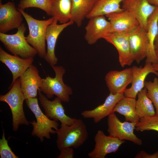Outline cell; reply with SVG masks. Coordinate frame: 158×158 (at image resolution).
<instances>
[{
    "label": "cell",
    "instance_id": "cell-13",
    "mask_svg": "<svg viewBox=\"0 0 158 158\" xmlns=\"http://www.w3.org/2000/svg\"><path fill=\"white\" fill-rule=\"evenodd\" d=\"M122 8L132 13L138 21L139 26L147 30L148 19L156 7L147 0H124Z\"/></svg>",
    "mask_w": 158,
    "mask_h": 158
},
{
    "label": "cell",
    "instance_id": "cell-27",
    "mask_svg": "<svg viewBox=\"0 0 158 158\" xmlns=\"http://www.w3.org/2000/svg\"><path fill=\"white\" fill-rule=\"evenodd\" d=\"M147 90L145 87L137 94L136 110L140 118L154 115L156 113L153 104L147 95Z\"/></svg>",
    "mask_w": 158,
    "mask_h": 158
},
{
    "label": "cell",
    "instance_id": "cell-7",
    "mask_svg": "<svg viewBox=\"0 0 158 158\" xmlns=\"http://www.w3.org/2000/svg\"><path fill=\"white\" fill-rule=\"evenodd\" d=\"M137 123L122 122L118 118L114 112L108 116L107 132L109 135L122 140L131 141L138 145L142 144V141L134 134Z\"/></svg>",
    "mask_w": 158,
    "mask_h": 158
},
{
    "label": "cell",
    "instance_id": "cell-10",
    "mask_svg": "<svg viewBox=\"0 0 158 158\" xmlns=\"http://www.w3.org/2000/svg\"><path fill=\"white\" fill-rule=\"evenodd\" d=\"M129 33L111 32L103 38L117 50L119 62L122 67L130 66L134 61L130 51Z\"/></svg>",
    "mask_w": 158,
    "mask_h": 158
},
{
    "label": "cell",
    "instance_id": "cell-24",
    "mask_svg": "<svg viewBox=\"0 0 158 158\" xmlns=\"http://www.w3.org/2000/svg\"><path fill=\"white\" fill-rule=\"evenodd\" d=\"M98 0H72L71 20L80 27Z\"/></svg>",
    "mask_w": 158,
    "mask_h": 158
},
{
    "label": "cell",
    "instance_id": "cell-26",
    "mask_svg": "<svg viewBox=\"0 0 158 158\" xmlns=\"http://www.w3.org/2000/svg\"><path fill=\"white\" fill-rule=\"evenodd\" d=\"M136 99L124 97L117 103L113 112L123 115L126 121L137 123L140 119L136 110Z\"/></svg>",
    "mask_w": 158,
    "mask_h": 158
},
{
    "label": "cell",
    "instance_id": "cell-12",
    "mask_svg": "<svg viewBox=\"0 0 158 158\" xmlns=\"http://www.w3.org/2000/svg\"><path fill=\"white\" fill-rule=\"evenodd\" d=\"M130 50L134 61L139 63L147 55L149 43L147 32L139 25L129 33Z\"/></svg>",
    "mask_w": 158,
    "mask_h": 158
},
{
    "label": "cell",
    "instance_id": "cell-14",
    "mask_svg": "<svg viewBox=\"0 0 158 158\" xmlns=\"http://www.w3.org/2000/svg\"><path fill=\"white\" fill-rule=\"evenodd\" d=\"M58 22L57 20L54 19L52 23L47 27L46 33L47 51L44 59L52 67L55 66L58 61L55 53V46L58 37L65 28L74 23L71 20L66 23L61 24H57Z\"/></svg>",
    "mask_w": 158,
    "mask_h": 158
},
{
    "label": "cell",
    "instance_id": "cell-25",
    "mask_svg": "<svg viewBox=\"0 0 158 158\" xmlns=\"http://www.w3.org/2000/svg\"><path fill=\"white\" fill-rule=\"evenodd\" d=\"M124 0H98L86 18L96 16H106L114 12H120L124 10L120 4Z\"/></svg>",
    "mask_w": 158,
    "mask_h": 158
},
{
    "label": "cell",
    "instance_id": "cell-6",
    "mask_svg": "<svg viewBox=\"0 0 158 158\" xmlns=\"http://www.w3.org/2000/svg\"><path fill=\"white\" fill-rule=\"evenodd\" d=\"M13 34L0 32V40L6 49L13 55L23 58H34L38 54L37 50L27 42L24 34L26 27L23 23Z\"/></svg>",
    "mask_w": 158,
    "mask_h": 158
},
{
    "label": "cell",
    "instance_id": "cell-28",
    "mask_svg": "<svg viewBox=\"0 0 158 158\" xmlns=\"http://www.w3.org/2000/svg\"><path fill=\"white\" fill-rule=\"evenodd\" d=\"M18 6L23 10L30 7L39 8L44 11L48 16L51 15L50 0H20Z\"/></svg>",
    "mask_w": 158,
    "mask_h": 158
},
{
    "label": "cell",
    "instance_id": "cell-3",
    "mask_svg": "<svg viewBox=\"0 0 158 158\" xmlns=\"http://www.w3.org/2000/svg\"><path fill=\"white\" fill-rule=\"evenodd\" d=\"M26 99L22 92L19 78L4 95H1L0 101L7 103L12 115L13 130L16 131L21 125H28L29 122L26 118L23 109V103Z\"/></svg>",
    "mask_w": 158,
    "mask_h": 158
},
{
    "label": "cell",
    "instance_id": "cell-20",
    "mask_svg": "<svg viewBox=\"0 0 158 158\" xmlns=\"http://www.w3.org/2000/svg\"><path fill=\"white\" fill-rule=\"evenodd\" d=\"M19 78L21 91L26 99L37 97L42 79L37 68L32 64Z\"/></svg>",
    "mask_w": 158,
    "mask_h": 158
},
{
    "label": "cell",
    "instance_id": "cell-34",
    "mask_svg": "<svg viewBox=\"0 0 158 158\" xmlns=\"http://www.w3.org/2000/svg\"><path fill=\"white\" fill-rule=\"evenodd\" d=\"M155 51L156 60L155 62L154 63L152 64V65L155 71L158 72V49H156Z\"/></svg>",
    "mask_w": 158,
    "mask_h": 158
},
{
    "label": "cell",
    "instance_id": "cell-21",
    "mask_svg": "<svg viewBox=\"0 0 158 158\" xmlns=\"http://www.w3.org/2000/svg\"><path fill=\"white\" fill-rule=\"evenodd\" d=\"M124 97L123 93L113 94L110 93L102 104L92 110L84 111L81 114L85 118H93L94 122L97 123L113 112L116 104Z\"/></svg>",
    "mask_w": 158,
    "mask_h": 158
},
{
    "label": "cell",
    "instance_id": "cell-19",
    "mask_svg": "<svg viewBox=\"0 0 158 158\" xmlns=\"http://www.w3.org/2000/svg\"><path fill=\"white\" fill-rule=\"evenodd\" d=\"M105 80L110 93H123L127 86L132 81V68L121 71H110L105 75Z\"/></svg>",
    "mask_w": 158,
    "mask_h": 158
},
{
    "label": "cell",
    "instance_id": "cell-8",
    "mask_svg": "<svg viewBox=\"0 0 158 158\" xmlns=\"http://www.w3.org/2000/svg\"><path fill=\"white\" fill-rule=\"evenodd\" d=\"M94 139V147L88 154L90 158H104L108 154L117 152L120 146L125 142V140L109 135L107 136L100 130L97 131Z\"/></svg>",
    "mask_w": 158,
    "mask_h": 158
},
{
    "label": "cell",
    "instance_id": "cell-5",
    "mask_svg": "<svg viewBox=\"0 0 158 158\" xmlns=\"http://www.w3.org/2000/svg\"><path fill=\"white\" fill-rule=\"evenodd\" d=\"M52 68L55 73V77L52 78L48 75L45 78H42L38 90L48 98H52L55 95L62 101L68 102L69 96L72 94L73 91L72 88L63 82V77L65 70L61 66H54Z\"/></svg>",
    "mask_w": 158,
    "mask_h": 158
},
{
    "label": "cell",
    "instance_id": "cell-31",
    "mask_svg": "<svg viewBox=\"0 0 158 158\" xmlns=\"http://www.w3.org/2000/svg\"><path fill=\"white\" fill-rule=\"evenodd\" d=\"M0 155L1 158H18L9 146L8 140L5 138L3 130L2 138L0 139Z\"/></svg>",
    "mask_w": 158,
    "mask_h": 158
},
{
    "label": "cell",
    "instance_id": "cell-23",
    "mask_svg": "<svg viewBox=\"0 0 158 158\" xmlns=\"http://www.w3.org/2000/svg\"><path fill=\"white\" fill-rule=\"evenodd\" d=\"M50 16L60 23H66L71 18L72 0H50Z\"/></svg>",
    "mask_w": 158,
    "mask_h": 158
},
{
    "label": "cell",
    "instance_id": "cell-30",
    "mask_svg": "<svg viewBox=\"0 0 158 158\" xmlns=\"http://www.w3.org/2000/svg\"><path fill=\"white\" fill-rule=\"evenodd\" d=\"M144 86L147 90V95L150 99L158 115V77L154 78L153 82L145 81Z\"/></svg>",
    "mask_w": 158,
    "mask_h": 158
},
{
    "label": "cell",
    "instance_id": "cell-16",
    "mask_svg": "<svg viewBox=\"0 0 158 158\" xmlns=\"http://www.w3.org/2000/svg\"><path fill=\"white\" fill-rule=\"evenodd\" d=\"M85 27V39L90 45L95 43L111 32V24L104 16H100L90 18Z\"/></svg>",
    "mask_w": 158,
    "mask_h": 158
},
{
    "label": "cell",
    "instance_id": "cell-35",
    "mask_svg": "<svg viewBox=\"0 0 158 158\" xmlns=\"http://www.w3.org/2000/svg\"><path fill=\"white\" fill-rule=\"evenodd\" d=\"M151 4L156 7L158 6V0H147Z\"/></svg>",
    "mask_w": 158,
    "mask_h": 158
},
{
    "label": "cell",
    "instance_id": "cell-29",
    "mask_svg": "<svg viewBox=\"0 0 158 158\" xmlns=\"http://www.w3.org/2000/svg\"><path fill=\"white\" fill-rule=\"evenodd\" d=\"M137 131L154 130L158 132V115L140 118L135 126Z\"/></svg>",
    "mask_w": 158,
    "mask_h": 158
},
{
    "label": "cell",
    "instance_id": "cell-15",
    "mask_svg": "<svg viewBox=\"0 0 158 158\" xmlns=\"http://www.w3.org/2000/svg\"><path fill=\"white\" fill-rule=\"evenodd\" d=\"M111 24V32L129 33L139 25L134 15L126 10L106 15Z\"/></svg>",
    "mask_w": 158,
    "mask_h": 158
},
{
    "label": "cell",
    "instance_id": "cell-36",
    "mask_svg": "<svg viewBox=\"0 0 158 158\" xmlns=\"http://www.w3.org/2000/svg\"><path fill=\"white\" fill-rule=\"evenodd\" d=\"M154 46L155 50L158 49V32L154 41Z\"/></svg>",
    "mask_w": 158,
    "mask_h": 158
},
{
    "label": "cell",
    "instance_id": "cell-11",
    "mask_svg": "<svg viewBox=\"0 0 158 158\" xmlns=\"http://www.w3.org/2000/svg\"><path fill=\"white\" fill-rule=\"evenodd\" d=\"M23 17L14 3L3 4L0 0V32L5 33L18 28L23 23Z\"/></svg>",
    "mask_w": 158,
    "mask_h": 158
},
{
    "label": "cell",
    "instance_id": "cell-17",
    "mask_svg": "<svg viewBox=\"0 0 158 158\" xmlns=\"http://www.w3.org/2000/svg\"><path fill=\"white\" fill-rule=\"evenodd\" d=\"M0 61L4 64L11 72L13 79L11 88L18 78L32 64L34 58L25 59L17 55H11L0 47Z\"/></svg>",
    "mask_w": 158,
    "mask_h": 158
},
{
    "label": "cell",
    "instance_id": "cell-9",
    "mask_svg": "<svg viewBox=\"0 0 158 158\" xmlns=\"http://www.w3.org/2000/svg\"><path fill=\"white\" fill-rule=\"evenodd\" d=\"M38 94L40 104L47 117L50 119L59 121L61 124L71 125L73 123L76 118H72L65 114L62 101L59 98L56 97L53 100L50 101L39 90Z\"/></svg>",
    "mask_w": 158,
    "mask_h": 158
},
{
    "label": "cell",
    "instance_id": "cell-32",
    "mask_svg": "<svg viewBox=\"0 0 158 158\" xmlns=\"http://www.w3.org/2000/svg\"><path fill=\"white\" fill-rule=\"evenodd\" d=\"M60 151V154L58 158H73L74 152L72 147H67L62 149Z\"/></svg>",
    "mask_w": 158,
    "mask_h": 158
},
{
    "label": "cell",
    "instance_id": "cell-4",
    "mask_svg": "<svg viewBox=\"0 0 158 158\" xmlns=\"http://www.w3.org/2000/svg\"><path fill=\"white\" fill-rule=\"evenodd\" d=\"M25 100L27 106L34 114L36 119V121L30 122L33 126L32 135L39 138L41 142L43 141L44 137L50 139V134L56 133V130H56L58 128L57 121L51 120L43 113L37 97L26 99Z\"/></svg>",
    "mask_w": 158,
    "mask_h": 158
},
{
    "label": "cell",
    "instance_id": "cell-33",
    "mask_svg": "<svg viewBox=\"0 0 158 158\" xmlns=\"http://www.w3.org/2000/svg\"><path fill=\"white\" fill-rule=\"evenodd\" d=\"M135 158H158V151L152 154H149L141 150L135 157Z\"/></svg>",
    "mask_w": 158,
    "mask_h": 158
},
{
    "label": "cell",
    "instance_id": "cell-22",
    "mask_svg": "<svg viewBox=\"0 0 158 158\" xmlns=\"http://www.w3.org/2000/svg\"><path fill=\"white\" fill-rule=\"evenodd\" d=\"M147 35L149 49L145 62L154 63L156 60L154 43L158 32V6L156 7L149 17L147 23Z\"/></svg>",
    "mask_w": 158,
    "mask_h": 158
},
{
    "label": "cell",
    "instance_id": "cell-2",
    "mask_svg": "<svg viewBox=\"0 0 158 158\" xmlns=\"http://www.w3.org/2000/svg\"><path fill=\"white\" fill-rule=\"evenodd\" d=\"M18 9L22 13L28 26L29 33L26 37L27 42L37 50L40 58H44L47 53L45 44L47 28L54 18L52 17L47 20H38L23 10L18 8Z\"/></svg>",
    "mask_w": 158,
    "mask_h": 158
},
{
    "label": "cell",
    "instance_id": "cell-18",
    "mask_svg": "<svg viewBox=\"0 0 158 158\" xmlns=\"http://www.w3.org/2000/svg\"><path fill=\"white\" fill-rule=\"evenodd\" d=\"M132 70V80L131 86L126 88L123 92L125 97L136 99L138 93L142 90L144 86L145 78L150 73H152L158 77V72L153 68L152 63L145 62L143 67L133 66Z\"/></svg>",
    "mask_w": 158,
    "mask_h": 158
},
{
    "label": "cell",
    "instance_id": "cell-1",
    "mask_svg": "<svg viewBox=\"0 0 158 158\" xmlns=\"http://www.w3.org/2000/svg\"><path fill=\"white\" fill-rule=\"evenodd\" d=\"M55 130L57 147L59 150L67 147L78 148L88 137L86 126L80 119L76 118L71 125L61 124L60 128Z\"/></svg>",
    "mask_w": 158,
    "mask_h": 158
}]
</instances>
